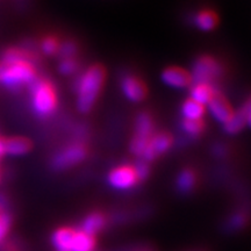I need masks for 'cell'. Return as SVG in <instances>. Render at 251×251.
Listing matches in <instances>:
<instances>
[{"label": "cell", "instance_id": "cell-1", "mask_svg": "<svg viewBox=\"0 0 251 251\" xmlns=\"http://www.w3.org/2000/svg\"><path fill=\"white\" fill-rule=\"evenodd\" d=\"M105 70L101 65H91L77 81V108L81 113L90 112L98 99L105 81Z\"/></svg>", "mask_w": 251, "mask_h": 251}, {"label": "cell", "instance_id": "cell-2", "mask_svg": "<svg viewBox=\"0 0 251 251\" xmlns=\"http://www.w3.org/2000/svg\"><path fill=\"white\" fill-rule=\"evenodd\" d=\"M36 78L33 59L17 62L0 61V84L8 90H18L30 85Z\"/></svg>", "mask_w": 251, "mask_h": 251}, {"label": "cell", "instance_id": "cell-3", "mask_svg": "<svg viewBox=\"0 0 251 251\" xmlns=\"http://www.w3.org/2000/svg\"><path fill=\"white\" fill-rule=\"evenodd\" d=\"M29 89L34 112L41 118L51 115L57 107V94L51 81L36 77L29 85Z\"/></svg>", "mask_w": 251, "mask_h": 251}, {"label": "cell", "instance_id": "cell-4", "mask_svg": "<svg viewBox=\"0 0 251 251\" xmlns=\"http://www.w3.org/2000/svg\"><path fill=\"white\" fill-rule=\"evenodd\" d=\"M153 135V122L148 113H141L135 122L134 135L130 142V151L141 157L149 140Z\"/></svg>", "mask_w": 251, "mask_h": 251}, {"label": "cell", "instance_id": "cell-5", "mask_svg": "<svg viewBox=\"0 0 251 251\" xmlns=\"http://www.w3.org/2000/svg\"><path fill=\"white\" fill-rule=\"evenodd\" d=\"M222 75V67L211 56H201L194 63L191 77L194 83L212 84Z\"/></svg>", "mask_w": 251, "mask_h": 251}, {"label": "cell", "instance_id": "cell-6", "mask_svg": "<svg viewBox=\"0 0 251 251\" xmlns=\"http://www.w3.org/2000/svg\"><path fill=\"white\" fill-rule=\"evenodd\" d=\"M87 149L81 143H72L70 146L65 147L64 149L59 150L56 155L52 157L51 165L56 170H65V169L72 168L78 163L84 161L86 157Z\"/></svg>", "mask_w": 251, "mask_h": 251}, {"label": "cell", "instance_id": "cell-7", "mask_svg": "<svg viewBox=\"0 0 251 251\" xmlns=\"http://www.w3.org/2000/svg\"><path fill=\"white\" fill-rule=\"evenodd\" d=\"M108 184L117 190H129L140 183L134 165H119L111 170L107 176Z\"/></svg>", "mask_w": 251, "mask_h": 251}, {"label": "cell", "instance_id": "cell-8", "mask_svg": "<svg viewBox=\"0 0 251 251\" xmlns=\"http://www.w3.org/2000/svg\"><path fill=\"white\" fill-rule=\"evenodd\" d=\"M172 146V137L168 133H159L153 134L151 139L149 140L146 149L143 150L141 157L144 162H150L157 158L158 156L163 155L171 148Z\"/></svg>", "mask_w": 251, "mask_h": 251}, {"label": "cell", "instance_id": "cell-9", "mask_svg": "<svg viewBox=\"0 0 251 251\" xmlns=\"http://www.w3.org/2000/svg\"><path fill=\"white\" fill-rule=\"evenodd\" d=\"M121 90L125 97L133 102H140L146 98L147 89L143 81L134 75H126L121 79Z\"/></svg>", "mask_w": 251, "mask_h": 251}, {"label": "cell", "instance_id": "cell-10", "mask_svg": "<svg viewBox=\"0 0 251 251\" xmlns=\"http://www.w3.org/2000/svg\"><path fill=\"white\" fill-rule=\"evenodd\" d=\"M162 80L165 85L174 89H185L192 84V77L190 72L178 67L166 68L162 72Z\"/></svg>", "mask_w": 251, "mask_h": 251}, {"label": "cell", "instance_id": "cell-11", "mask_svg": "<svg viewBox=\"0 0 251 251\" xmlns=\"http://www.w3.org/2000/svg\"><path fill=\"white\" fill-rule=\"evenodd\" d=\"M207 107L211 113V115L215 119L216 121H219L220 124H226L231 115H233V108L229 105L228 100L222 96L221 93L216 92L214 97L209 100V102L207 103Z\"/></svg>", "mask_w": 251, "mask_h": 251}, {"label": "cell", "instance_id": "cell-12", "mask_svg": "<svg viewBox=\"0 0 251 251\" xmlns=\"http://www.w3.org/2000/svg\"><path fill=\"white\" fill-rule=\"evenodd\" d=\"M76 231L77 229L70 227L58 228L51 237V242L56 248V251H70Z\"/></svg>", "mask_w": 251, "mask_h": 251}, {"label": "cell", "instance_id": "cell-13", "mask_svg": "<svg viewBox=\"0 0 251 251\" xmlns=\"http://www.w3.org/2000/svg\"><path fill=\"white\" fill-rule=\"evenodd\" d=\"M106 224H107V220H106L105 215L102 213L94 212L91 213L84 219L83 224L80 226V230H83L84 233L91 235V236L96 237V234H98L99 231H101L105 228Z\"/></svg>", "mask_w": 251, "mask_h": 251}, {"label": "cell", "instance_id": "cell-14", "mask_svg": "<svg viewBox=\"0 0 251 251\" xmlns=\"http://www.w3.org/2000/svg\"><path fill=\"white\" fill-rule=\"evenodd\" d=\"M31 149V143L25 137H11L4 140V151L11 156H23Z\"/></svg>", "mask_w": 251, "mask_h": 251}, {"label": "cell", "instance_id": "cell-15", "mask_svg": "<svg viewBox=\"0 0 251 251\" xmlns=\"http://www.w3.org/2000/svg\"><path fill=\"white\" fill-rule=\"evenodd\" d=\"M191 99H193L194 101L201 103V105H207L209 102L216 91L214 86L212 84H206V83H194L192 87H191Z\"/></svg>", "mask_w": 251, "mask_h": 251}, {"label": "cell", "instance_id": "cell-16", "mask_svg": "<svg viewBox=\"0 0 251 251\" xmlns=\"http://www.w3.org/2000/svg\"><path fill=\"white\" fill-rule=\"evenodd\" d=\"M247 112L248 105L240 111L234 112L230 119L225 124V130L228 134H237L238 131L242 130V128L247 125Z\"/></svg>", "mask_w": 251, "mask_h": 251}, {"label": "cell", "instance_id": "cell-17", "mask_svg": "<svg viewBox=\"0 0 251 251\" xmlns=\"http://www.w3.org/2000/svg\"><path fill=\"white\" fill-rule=\"evenodd\" d=\"M181 114L186 120H202L205 114V106L190 98L185 100L181 106Z\"/></svg>", "mask_w": 251, "mask_h": 251}, {"label": "cell", "instance_id": "cell-18", "mask_svg": "<svg viewBox=\"0 0 251 251\" xmlns=\"http://www.w3.org/2000/svg\"><path fill=\"white\" fill-rule=\"evenodd\" d=\"M96 247V237L77 229L70 251H93Z\"/></svg>", "mask_w": 251, "mask_h": 251}, {"label": "cell", "instance_id": "cell-19", "mask_svg": "<svg viewBox=\"0 0 251 251\" xmlns=\"http://www.w3.org/2000/svg\"><path fill=\"white\" fill-rule=\"evenodd\" d=\"M194 24L196 26L199 28L200 30H212L214 29V27L218 24V17L214 12L209 11V9H203V11H200L199 13L196 15L194 18Z\"/></svg>", "mask_w": 251, "mask_h": 251}, {"label": "cell", "instance_id": "cell-20", "mask_svg": "<svg viewBox=\"0 0 251 251\" xmlns=\"http://www.w3.org/2000/svg\"><path fill=\"white\" fill-rule=\"evenodd\" d=\"M196 175L192 170H183L178 175L177 188L180 193H190L196 186Z\"/></svg>", "mask_w": 251, "mask_h": 251}, {"label": "cell", "instance_id": "cell-21", "mask_svg": "<svg viewBox=\"0 0 251 251\" xmlns=\"http://www.w3.org/2000/svg\"><path fill=\"white\" fill-rule=\"evenodd\" d=\"M180 127L188 136L197 137L205 129V122L202 120H186V119H184L181 121Z\"/></svg>", "mask_w": 251, "mask_h": 251}, {"label": "cell", "instance_id": "cell-22", "mask_svg": "<svg viewBox=\"0 0 251 251\" xmlns=\"http://www.w3.org/2000/svg\"><path fill=\"white\" fill-rule=\"evenodd\" d=\"M12 227V215L8 211L0 212V244L7 237L9 229Z\"/></svg>", "mask_w": 251, "mask_h": 251}, {"label": "cell", "instance_id": "cell-23", "mask_svg": "<svg viewBox=\"0 0 251 251\" xmlns=\"http://www.w3.org/2000/svg\"><path fill=\"white\" fill-rule=\"evenodd\" d=\"M78 69V62L75 58H63L61 63H59L58 70L62 75L65 76H70V75L75 74Z\"/></svg>", "mask_w": 251, "mask_h": 251}, {"label": "cell", "instance_id": "cell-24", "mask_svg": "<svg viewBox=\"0 0 251 251\" xmlns=\"http://www.w3.org/2000/svg\"><path fill=\"white\" fill-rule=\"evenodd\" d=\"M41 49L46 55H55L56 52H58L59 43L55 37L48 36L41 43Z\"/></svg>", "mask_w": 251, "mask_h": 251}, {"label": "cell", "instance_id": "cell-25", "mask_svg": "<svg viewBox=\"0 0 251 251\" xmlns=\"http://www.w3.org/2000/svg\"><path fill=\"white\" fill-rule=\"evenodd\" d=\"M59 55H61L62 59L63 58H75V55L77 52V47L74 42L69 41V42H65L64 45L59 46L58 49Z\"/></svg>", "mask_w": 251, "mask_h": 251}, {"label": "cell", "instance_id": "cell-26", "mask_svg": "<svg viewBox=\"0 0 251 251\" xmlns=\"http://www.w3.org/2000/svg\"><path fill=\"white\" fill-rule=\"evenodd\" d=\"M134 166H135V170H136L137 177H139L140 181L144 180L147 177H148V176H149V166L147 165V162H144L142 159V161L136 163V164H135Z\"/></svg>", "mask_w": 251, "mask_h": 251}, {"label": "cell", "instance_id": "cell-27", "mask_svg": "<svg viewBox=\"0 0 251 251\" xmlns=\"http://www.w3.org/2000/svg\"><path fill=\"white\" fill-rule=\"evenodd\" d=\"M8 211V200L4 194H0V212Z\"/></svg>", "mask_w": 251, "mask_h": 251}, {"label": "cell", "instance_id": "cell-28", "mask_svg": "<svg viewBox=\"0 0 251 251\" xmlns=\"http://www.w3.org/2000/svg\"><path fill=\"white\" fill-rule=\"evenodd\" d=\"M247 125L251 127V103L248 105V112H247Z\"/></svg>", "mask_w": 251, "mask_h": 251}, {"label": "cell", "instance_id": "cell-29", "mask_svg": "<svg viewBox=\"0 0 251 251\" xmlns=\"http://www.w3.org/2000/svg\"><path fill=\"white\" fill-rule=\"evenodd\" d=\"M5 155V151H4V140L0 139V158H1L2 156Z\"/></svg>", "mask_w": 251, "mask_h": 251}, {"label": "cell", "instance_id": "cell-30", "mask_svg": "<svg viewBox=\"0 0 251 251\" xmlns=\"http://www.w3.org/2000/svg\"><path fill=\"white\" fill-rule=\"evenodd\" d=\"M131 251H150V250L147 249V248H136V249H134Z\"/></svg>", "mask_w": 251, "mask_h": 251}]
</instances>
